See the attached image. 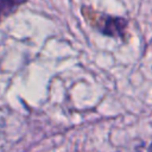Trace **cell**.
<instances>
[{
  "instance_id": "1",
  "label": "cell",
  "mask_w": 152,
  "mask_h": 152,
  "mask_svg": "<svg viewBox=\"0 0 152 152\" xmlns=\"http://www.w3.org/2000/svg\"><path fill=\"white\" fill-rule=\"evenodd\" d=\"M103 36L124 39L127 30V21L121 17L99 15L93 24Z\"/></svg>"
},
{
  "instance_id": "2",
  "label": "cell",
  "mask_w": 152,
  "mask_h": 152,
  "mask_svg": "<svg viewBox=\"0 0 152 152\" xmlns=\"http://www.w3.org/2000/svg\"><path fill=\"white\" fill-rule=\"evenodd\" d=\"M25 0H0V20L17 10Z\"/></svg>"
},
{
  "instance_id": "3",
  "label": "cell",
  "mask_w": 152,
  "mask_h": 152,
  "mask_svg": "<svg viewBox=\"0 0 152 152\" xmlns=\"http://www.w3.org/2000/svg\"><path fill=\"white\" fill-rule=\"evenodd\" d=\"M133 152H152V141L151 142H141L135 145Z\"/></svg>"
}]
</instances>
